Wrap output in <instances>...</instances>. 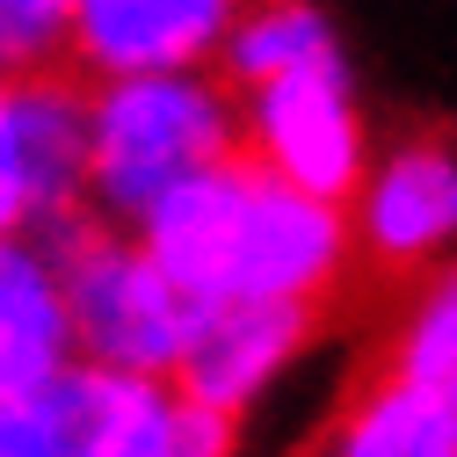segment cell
I'll return each mask as SVG.
<instances>
[{"instance_id": "obj_2", "label": "cell", "mask_w": 457, "mask_h": 457, "mask_svg": "<svg viewBox=\"0 0 457 457\" xmlns=\"http://www.w3.org/2000/svg\"><path fill=\"white\" fill-rule=\"evenodd\" d=\"M225 153H240V87L218 66L87 80V211L138 225Z\"/></svg>"}, {"instance_id": "obj_8", "label": "cell", "mask_w": 457, "mask_h": 457, "mask_svg": "<svg viewBox=\"0 0 457 457\" xmlns=\"http://www.w3.org/2000/svg\"><path fill=\"white\" fill-rule=\"evenodd\" d=\"M320 341V305H291V298H225V305H196L189 349L175 363V385L218 414H262L269 399L291 385V370L312 356Z\"/></svg>"}, {"instance_id": "obj_4", "label": "cell", "mask_w": 457, "mask_h": 457, "mask_svg": "<svg viewBox=\"0 0 457 457\" xmlns=\"http://www.w3.org/2000/svg\"><path fill=\"white\" fill-rule=\"evenodd\" d=\"M51 457H240V421L175 378L73 363L44 385Z\"/></svg>"}, {"instance_id": "obj_7", "label": "cell", "mask_w": 457, "mask_h": 457, "mask_svg": "<svg viewBox=\"0 0 457 457\" xmlns=\"http://www.w3.org/2000/svg\"><path fill=\"white\" fill-rule=\"evenodd\" d=\"M356 254L385 276H428L457 262V138L407 131L378 145L370 175L349 196Z\"/></svg>"}, {"instance_id": "obj_15", "label": "cell", "mask_w": 457, "mask_h": 457, "mask_svg": "<svg viewBox=\"0 0 457 457\" xmlns=\"http://www.w3.org/2000/svg\"><path fill=\"white\" fill-rule=\"evenodd\" d=\"M0 457H51V414H44V385L22 399H0Z\"/></svg>"}, {"instance_id": "obj_14", "label": "cell", "mask_w": 457, "mask_h": 457, "mask_svg": "<svg viewBox=\"0 0 457 457\" xmlns=\"http://www.w3.org/2000/svg\"><path fill=\"white\" fill-rule=\"evenodd\" d=\"M80 0H0V73H44L73 59Z\"/></svg>"}, {"instance_id": "obj_10", "label": "cell", "mask_w": 457, "mask_h": 457, "mask_svg": "<svg viewBox=\"0 0 457 457\" xmlns=\"http://www.w3.org/2000/svg\"><path fill=\"white\" fill-rule=\"evenodd\" d=\"M73 312L59 247L44 233H0V399H22L73 370Z\"/></svg>"}, {"instance_id": "obj_5", "label": "cell", "mask_w": 457, "mask_h": 457, "mask_svg": "<svg viewBox=\"0 0 457 457\" xmlns=\"http://www.w3.org/2000/svg\"><path fill=\"white\" fill-rule=\"evenodd\" d=\"M240 145L262 167H276L283 182L349 204L356 182L370 175V160H378L370 109H363V87L349 73V51L240 87Z\"/></svg>"}, {"instance_id": "obj_6", "label": "cell", "mask_w": 457, "mask_h": 457, "mask_svg": "<svg viewBox=\"0 0 457 457\" xmlns=\"http://www.w3.org/2000/svg\"><path fill=\"white\" fill-rule=\"evenodd\" d=\"M87 204V87L0 73V233H59Z\"/></svg>"}, {"instance_id": "obj_13", "label": "cell", "mask_w": 457, "mask_h": 457, "mask_svg": "<svg viewBox=\"0 0 457 457\" xmlns=\"http://www.w3.org/2000/svg\"><path fill=\"white\" fill-rule=\"evenodd\" d=\"M392 378L407 385H428V392H450L457 399V262L428 269L414 305L399 312L392 327V356H385Z\"/></svg>"}, {"instance_id": "obj_12", "label": "cell", "mask_w": 457, "mask_h": 457, "mask_svg": "<svg viewBox=\"0 0 457 457\" xmlns=\"http://www.w3.org/2000/svg\"><path fill=\"white\" fill-rule=\"evenodd\" d=\"M341 51V29L320 0H247V15L233 22L218 51V73L233 87H254V80H276V73H298L312 59H334Z\"/></svg>"}, {"instance_id": "obj_3", "label": "cell", "mask_w": 457, "mask_h": 457, "mask_svg": "<svg viewBox=\"0 0 457 457\" xmlns=\"http://www.w3.org/2000/svg\"><path fill=\"white\" fill-rule=\"evenodd\" d=\"M51 247H59L80 363L175 378V363L189 349V327H196V298L138 240V225H117V218L95 211V218L59 225Z\"/></svg>"}, {"instance_id": "obj_9", "label": "cell", "mask_w": 457, "mask_h": 457, "mask_svg": "<svg viewBox=\"0 0 457 457\" xmlns=\"http://www.w3.org/2000/svg\"><path fill=\"white\" fill-rule=\"evenodd\" d=\"M240 15H247V0H80L73 66L87 80L218 66Z\"/></svg>"}, {"instance_id": "obj_11", "label": "cell", "mask_w": 457, "mask_h": 457, "mask_svg": "<svg viewBox=\"0 0 457 457\" xmlns=\"http://www.w3.org/2000/svg\"><path fill=\"white\" fill-rule=\"evenodd\" d=\"M320 457H457V399L385 370L334 414Z\"/></svg>"}, {"instance_id": "obj_1", "label": "cell", "mask_w": 457, "mask_h": 457, "mask_svg": "<svg viewBox=\"0 0 457 457\" xmlns=\"http://www.w3.org/2000/svg\"><path fill=\"white\" fill-rule=\"evenodd\" d=\"M138 240L167 262V276L196 305H225V298L327 305L341 276L363 262L349 204L283 182L247 145L211 160L182 189H167L138 218Z\"/></svg>"}]
</instances>
